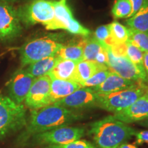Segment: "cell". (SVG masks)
<instances>
[{
  "label": "cell",
  "instance_id": "1",
  "mask_svg": "<svg viewBox=\"0 0 148 148\" xmlns=\"http://www.w3.org/2000/svg\"><path fill=\"white\" fill-rule=\"evenodd\" d=\"M82 114L56 103L30 110L27 124L16 142L23 146L31 136L57 127L69 125L82 119Z\"/></svg>",
  "mask_w": 148,
  "mask_h": 148
},
{
  "label": "cell",
  "instance_id": "2",
  "mask_svg": "<svg viewBox=\"0 0 148 148\" xmlns=\"http://www.w3.org/2000/svg\"><path fill=\"white\" fill-rule=\"evenodd\" d=\"M136 131L110 115L91 123L88 134L97 148H118L130 139Z\"/></svg>",
  "mask_w": 148,
  "mask_h": 148
},
{
  "label": "cell",
  "instance_id": "3",
  "mask_svg": "<svg viewBox=\"0 0 148 148\" xmlns=\"http://www.w3.org/2000/svg\"><path fill=\"white\" fill-rule=\"evenodd\" d=\"M64 38L62 34H49L27 41L19 49L22 67L56 54L64 45Z\"/></svg>",
  "mask_w": 148,
  "mask_h": 148
},
{
  "label": "cell",
  "instance_id": "4",
  "mask_svg": "<svg viewBox=\"0 0 148 148\" xmlns=\"http://www.w3.org/2000/svg\"><path fill=\"white\" fill-rule=\"evenodd\" d=\"M27 110L0 93V139L21 130L27 124Z\"/></svg>",
  "mask_w": 148,
  "mask_h": 148
},
{
  "label": "cell",
  "instance_id": "5",
  "mask_svg": "<svg viewBox=\"0 0 148 148\" xmlns=\"http://www.w3.org/2000/svg\"><path fill=\"white\" fill-rule=\"evenodd\" d=\"M148 86L143 82H138L127 89L99 95L97 106L113 114L117 113L125 110L143 96Z\"/></svg>",
  "mask_w": 148,
  "mask_h": 148
},
{
  "label": "cell",
  "instance_id": "6",
  "mask_svg": "<svg viewBox=\"0 0 148 148\" xmlns=\"http://www.w3.org/2000/svg\"><path fill=\"white\" fill-rule=\"evenodd\" d=\"M86 130L82 127L64 126L35 134L31 136L23 146L63 145L80 139Z\"/></svg>",
  "mask_w": 148,
  "mask_h": 148
},
{
  "label": "cell",
  "instance_id": "7",
  "mask_svg": "<svg viewBox=\"0 0 148 148\" xmlns=\"http://www.w3.org/2000/svg\"><path fill=\"white\" fill-rule=\"evenodd\" d=\"M17 14L21 23L25 26L38 23L45 25L54 16L53 2L50 0H32L20 7Z\"/></svg>",
  "mask_w": 148,
  "mask_h": 148
},
{
  "label": "cell",
  "instance_id": "8",
  "mask_svg": "<svg viewBox=\"0 0 148 148\" xmlns=\"http://www.w3.org/2000/svg\"><path fill=\"white\" fill-rule=\"evenodd\" d=\"M106 49L108 57V66L110 71L134 82H143L147 80L145 69H140L125 56L114 55L108 47H106Z\"/></svg>",
  "mask_w": 148,
  "mask_h": 148
},
{
  "label": "cell",
  "instance_id": "9",
  "mask_svg": "<svg viewBox=\"0 0 148 148\" xmlns=\"http://www.w3.org/2000/svg\"><path fill=\"white\" fill-rule=\"evenodd\" d=\"M21 31L17 10L8 1L0 0V40L14 39L21 34Z\"/></svg>",
  "mask_w": 148,
  "mask_h": 148
},
{
  "label": "cell",
  "instance_id": "10",
  "mask_svg": "<svg viewBox=\"0 0 148 148\" xmlns=\"http://www.w3.org/2000/svg\"><path fill=\"white\" fill-rule=\"evenodd\" d=\"M51 82V77L48 74L36 77L24 101L25 106L31 110H34L50 104Z\"/></svg>",
  "mask_w": 148,
  "mask_h": 148
},
{
  "label": "cell",
  "instance_id": "11",
  "mask_svg": "<svg viewBox=\"0 0 148 148\" xmlns=\"http://www.w3.org/2000/svg\"><path fill=\"white\" fill-rule=\"evenodd\" d=\"M35 79L23 67L17 70L8 83V97L16 104H22Z\"/></svg>",
  "mask_w": 148,
  "mask_h": 148
},
{
  "label": "cell",
  "instance_id": "12",
  "mask_svg": "<svg viewBox=\"0 0 148 148\" xmlns=\"http://www.w3.org/2000/svg\"><path fill=\"white\" fill-rule=\"evenodd\" d=\"M99 95L92 87H82L56 103L73 110L97 106Z\"/></svg>",
  "mask_w": 148,
  "mask_h": 148
},
{
  "label": "cell",
  "instance_id": "13",
  "mask_svg": "<svg viewBox=\"0 0 148 148\" xmlns=\"http://www.w3.org/2000/svg\"><path fill=\"white\" fill-rule=\"evenodd\" d=\"M53 2L54 16L53 19L45 25V29L47 30L64 29L68 32L75 19L66 0L53 1Z\"/></svg>",
  "mask_w": 148,
  "mask_h": 148
},
{
  "label": "cell",
  "instance_id": "14",
  "mask_svg": "<svg viewBox=\"0 0 148 148\" xmlns=\"http://www.w3.org/2000/svg\"><path fill=\"white\" fill-rule=\"evenodd\" d=\"M112 116L127 124L145 119L148 116V100L145 94L125 110Z\"/></svg>",
  "mask_w": 148,
  "mask_h": 148
},
{
  "label": "cell",
  "instance_id": "15",
  "mask_svg": "<svg viewBox=\"0 0 148 148\" xmlns=\"http://www.w3.org/2000/svg\"><path fill=\"white\" fill-rule=\"evenodd\" d=\"M136 82H138L123 78L117 73L110 71L107 78L101 84L92 88L99 95H105L127 89L134 85Z\"/></svg>",
  "mask_w": 148,
  "mask_h": 148
},
{
  "label": "cell",
  "instance_id": "16",
  "mask_svg": "<svg viewBox=\"0 0 148 148\" xmlns=\"http://www.w3.org/2000/svg\"><path fill=\"white\" fill-rule=\"evenodd\" d=\"M51 82L50 94H49V103L50 104L67 97L82 88L80 84L74 80H66L52 78Z\"/></svg>",
  "mask_w": 148,
  "mask_h": 148
},
{
  "label": "cell",
  "instance_id": "17",
  "mask_svg": "<svg viewBox=\"0 0 148 148\" xmlns=\"http://www.w3.org/2000/svg\"><path fill=\"white\" fill-rule=\"evenodd\" d=\"M101 69H109L103 64H99L95 62L88 60H82L77 62L75 67L73 80L82 84L86 79L90 78L96 72Z\"/></svg>",
  "mask_w": 148,
  "mask_h": 148
},
{
  "label": "cell",
  "instance_id": "18",
  "mask_svg": "<svg viewBox=\"0 0 148 148\" xmlns=\"http://www.w3.org/2000/svg\"><path fill=\"white\" fill-rule=\"evenodd\" d=\"M77 63L75 61L60 58L48 75L52 78L73 80Z\"/></svg>",
  "mask_w": 148,
  "mask_h": 148
},
{
  "label": "cell",
  "instance_id": "19",
  "mask_svg": "<svg viewBox=\"0 0 148 148\" xmlns=\"http://www.w3.org/2000/svg\"><path fill=\"white\" fill-rule=\"evenodd\" d=\"M60 58L56 54L47 57L41 60L36 61L33 63L27 65L25 68L27 72L34 77H39L47 75L50 72Z\"/></svg>",
  "mask_w": 148,
  "mask_h": 148
},
{
  "label": "cell",
  "instance_id": "20",
  "mask_svg": "<svg viewBox=\"0 0 148 148\" xmlns=\"http://www.w3.org/2000/svg\"><path fill=\"white\" fill-rule=\"evenodd\" d=\"M125 23L130 28L148 33V0H144L140 8L127 18Z\"/></svg>",
  "mask_w": 148,
  "mask_h": 148
},
{
  "label": "cell",
  "instance_id": "21",
  "mask_svg": "<svg viewBox=\"0 0 148 148\" xmlns=\"http://www.w3.org/2000/svg\"><path fill=\"white\" fill-rule=\"evenodd\" d=\"M83 44L84 38L80 40L77 44L69 43L64 45L56 53L61 59H66L79 62L83 60Z\"/></svg>",
  "mask_w": 148,
  "mask_h": 148
},
{
  "label": "cell",
  "instance_id": "22",
  "mask_svg": "<svg viewBox=\"0 0 148 148\" xmlns=\"http://www.w3.org/2000/svg\"><path fill=\"white\" fill-rule=\"evenodd\" d=\"M108 26L111 41V45L109 47L121 45L127 41L129 38L128 28L116 21L108 24Z\"/></svg>",
  "mask_w": 148,
  "mask_h": 148
},
{
  "label": "cell",
  "instance_id": "23",
  "mask_svg": "<svg viewBox=\"0 0 148 148\" xmlns=\"http://www.w3.org/2000/svg\"><path fill=\"white\" fill-rule=\"evenodd\" d=\"M106 48L94 37L84 36L83 44V60L95 62L97 56Z\"/></svg>",
  "mask_w": 148,
  "mask_h": 148
},
{
  "label": "cell",
  "instance_id": "24",
  "mask_svg": "<svg viewBox=\"0 0 148 148\" xmlns=\"http://www.w3.org/2000/svg\"><path fill=\"white\" fill-rule=\"evenodd\" d=\"M114 18H126L132 16V6L130 0H115L112 10Z\"/></svg>",
  "mask_w": 148,
  "mask_h": 148
},
{
  "label": "cell",
  "instance_id": "25",
  "mask_svg": "<svg viewBox=\"0 0 148 148\" xmlns=\"http://www.w3.org/2000/svg\"><path fill=\"white\" fill-rule=\"evenodd\" d=\"M127 41L137 47L143 52L148 51V33L129 27Z\"/></svg>",
  "mask_w": 148,
  "mask_h": 148
},
{
  "label": "cell",
  "instance_id": "26",
  "mask_svg": "<svg viewBox=\"0 0 148 148\" xmlns=\"http://www.w3.org/2000/svg\"><path fill=\"white\" fill-rule=\"evenodd\" d=\"M125 56L131 60L133 63L138 66L140 69H144L143 66V52L138 49L137 47L132 45L131 42L128 41L125 43Z\"/></svg>",
  "mask_w": 148,
  "mask_h": 148
},
{
  "label": "cell",
  "instance_id": "27",
  "mask_svg": "<svg viewBox=\"0 0 148 148\" xmlns=\"http://www.w3.org/2000/svg\"><path fill=\"white\" fill-rule=\"evenodd\" d=\"M110 71L109 69H101L92 75L90 78L81 84L82 87H95L101 84L108 76Z\"/></svg>",
  "mask_w": 148,
  "mask_h": 148
},
{
  "label": "cell",
  "instance_id": "28",
  "mask_svg": "<svg viewBox=\"0 0 148 148\" xmlns=\"http://www.w3.org/2000/svg\"><path fill=\"white\" fill-rule=\"evenodd\" d=\"M94 38L105 47H110L111 41L108 25L98 27L94 33Z\"/></svg>",
  "mask_w": 148,
  "mask_h": 148
},
{
  "label": "cell",
  "instance_id": "29",
  "mask_svg": "<svg viewBox=\"0 0 148 148\" xmlns=\"http://www.w3.org/2000/svg\"><path fill=\"white\" fill-rule=\"evenodd\" d=\"M43 148H97L95 145L86 140H77L63 145H47Z\"/></svg>",
  "mask_w": 148,
  "mask_h": 148
},
{
  "label": "cell",
  "instance_id": "30",
  "mask_svg": "<svg viewBox=\"0 0 148 148\" xmlns=\"http://www.w3.org/2000/svg\"><path fill=\"white\" fill-rule=\"evenodd\" d=\"M134 136L136 138V143L137 144L148 143V130L136 131Z\"/></svg>",
  "mask_w": 148,
  "mask_h": 148
},
{
  "label": "cell",
  "instance_id": "31",
  "mask_svg": "<svg viewBox=\"0 0 148 148\" xmlns=\"http://www.w3.org/2000/svg\"><path fill=\"white\" fill-rule=\"evenodd\" d=\"M132 6V16L136 13L143 5L144 0H130Z\"/></svg>",
  "mask_w": 148,
  "mask_h": 148
},
{
  "label": "cell",
  "instance_id": "32",
  "mask_svg": "<svg viewBox=\"0 0 148 148\" xmlns=\"http://www.w3.org/2000/svg\"><path fill=\"white\" fill-rule=\"evenodd\" d=\"M143 62L144 69H145V73L147 74V76L148 78V51L143 52Z\"/></svg>",
  "mask_w": 148,
  "mask_h": 148
},
{
  "label": "cell",
  "instance_id": "33",
  "mask_svg": "<svg viewBox=\"0 0 148 148\" xmlns=\"http://www.w3.org/2000/svg\"><path fill=\"white\" fill-rule=\"evenodd\" d=\"M118 148H137L136 146L132 144H128V143H123L119 146Z\"/></svg>",
  "mask_w": 148,
  "mask_h": 148
},
{
  "label": "cell",
  "instance_id": "34",
  "mask_svg": "<svg viewBox=\"0 0 148 148\" xmlns=\"http://www.w3.org/2000/svg\"><path fill=\"white\" fill-rule=\"evenodd\" d=\"M139 123L143 126H145L146 127H148V116L147 118H145V119L142 120V121H139Z\"/></svg>",
  "mask_w": 148,
  "mask_h": 148
},
{
  "label": "cell",
  "instance_id": "35",
  "mask_svg": "<svg viewBox=\"0 0 148 148\" xmlns=\"http://www.w3.org/2000/svg\"><path fill=\"white\" fill-rule=\"evenodd\" d=\"M145 95L146 96V97H147V100H148V88H147V90H146V92H145Z\"/></svg>",
  "mask_w": 148,
  "mask_h": 148
}]
</instances>
